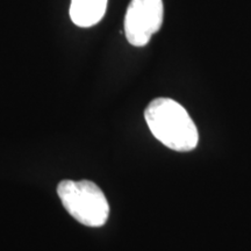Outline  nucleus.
<instances>
[{
    "label": "nucleus",
    "mask_w": 251,
    "mask_h": 251,
    "mask_svg": "<svg viewBox=\"0 0 251 251\" xmlns=\"http://www.w3.org/2000/svg\"><path fill=\"white\" fill-rule=\"evenodd\" d=\"M144 119L153 136L169 149L186 152L197 148V126L186 109L174 99L152 100L144 111Z\"/></svg>",
    "instance_id": "obj_1"
},
{
    "label": "nucleus",
    "mask_w": 251,
    "mask_h": 251,
    "mask_svg": "<svg viewBox=\"0 0 251 251\" xmlns=\"http://www.w3.org/2000/svg\"><path fill=\"white\" fill-rule=\"evenodd\" d=\"M57 194L69 214L87 227L107 222L109 205L101 188L90 180H62Z\"/></svg>",
    "instance_id": "obj_2"
},
{
    "label": "nucleus",
    "mask_w": 251,
    "mask_h": 251,
    "mask_svg": "<svg viewBox=\"0 0 251 251\" xmlns=\"http://www.w3.org/2000/svg\"><path fill=\"white\" fill-rule=\"evenodd\" d=\"M163 19V0H130L124 21L126 39L134 47L147 46L161 29Z\"/></svg>",
    "instance_id": "obj_3"
},
{
    "label": "nucleus",
    "mask_w": 251,
    "mask_h": 251,
    "mask_svg": "<svg viewBox=\"0 0 251 251\" xmlns=\"http://www.w3.org/2000/svg\"><path fill=\"white\" fill-rule=\"evenodd\" d=\"M107 2L108 0H71L72 23L81 28L96 26L105 15Z\"/></svg>",
    "instance_id": "obj_4"
}]
</instances>
